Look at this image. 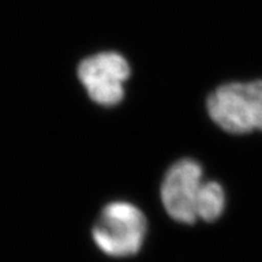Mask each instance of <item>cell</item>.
Segmentation results:
<instances>
[{"mask_svg":"<svg viewBox=\"0 0 262 262\" xmlns=\"http://www.w3.org/2000/svg\"><path fill=\"white\" fill-rule=\"evenodd\" d=\"M146 230V217L138 207L128 202H113L100 211L93 238L107 255L130 257L142 248Z\"/></svg>","mask_w":262,"mask_h":262,"instance_id":"7a4b0ae2","label":"cell"},{"mask_svg":"<svg viewBox=\"0 0 262 262\" xmlns=\"http://www.w3.org/2000/svg\"><path fill=\"white\" fill-rule=\"evenodd\" d=\"M130 74L126 58L114 51L91 55L78 66V78L89 97L104 107L115 106L123 99L124 82Z\"/></svg>","mask_w":262,"mask_h":262,"instance_id":"3957f363","label":"cell"},{"mask_svg":"<svg viewBox=\"0 0 262 262\" xmlns=\"http://www.w3.org/2000/svg\"><path fill=\"white\" fill-rule=\"evenodd\" d=\"M225 204H226L225 191L220 183L214 181L202 182L196 196V220L201 218L205 222L215 221L224 213Z\"/></svg>","mask_w":262,"mask_h":262,"instance_id":"5b68a950","label":"cell"},{"mask_svg":"<svg viewBox=\"0 0 262 262\" xmlns=\"http://www.w3.org/2000/svg\"><path fill=\"white\" fill-rule=\"evenodd\" d=\"M202 167L194 159H181L167 170L161 186V200L170 217L181 224L196 221L195 204L202 185Z\"/></svg>","mask_w":262,"mask_h":262,"instance_id":"277c9868","label":"cell"},{"mask_svg":"<svg viewBox=\"0 0 262 262\" xmlns=\"http://www.w3.org/2000/svg\"><path fill=\"white\" fill-rule=\"evenodd\" d=\"M207 113L231 134L262 130V79L220 86L207 98Z\"/></svg>","mask_w":262,"mask_h":262,"instance_id":"6da1fadb","label":"cell"}]
</instances>
